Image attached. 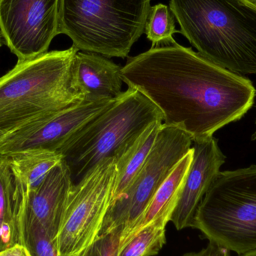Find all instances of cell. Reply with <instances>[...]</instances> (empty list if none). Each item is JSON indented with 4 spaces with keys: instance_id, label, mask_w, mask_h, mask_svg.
<instances>
[{
    "instance_id": "obj_1",
    "label": "cell",
    "mask_w": 256,
    "mask_h": 256,
    "mask_svg": "<svg viewBox=\"0 0 256 256\" xmlns=\"http://www.w3.org/2000/svg\"><path fill=\"white\" fill-rule=\"evenodd\" d=\"M121 78L162 112V124L183 130L192 142L213 136L252 108V81L178 44L174 38L128 58Z\"/></svg>"
},
{
    "instance_id": "obj_2",
    "label": "cell",
    "mask_w": 256,
    "mask_h": 256,
    "mask_svg": "<svg viewBox=\"0 0 256 256\" xmlns=\"http://www.w3.org/2000/svg\"><path fill=\"white\" fill-rule=\"evenodd\" d=\"M198 54L238 74H256V10L244 0H170Z\"/></svg>"
},
{
    "instance_id": "obj_3",
    "label": "cell",
    "mask_w": 256,
    "mask_h": 256,
    "mask_svg": "<svg viewBox=\"0 0 256 256\" xmlns=\"http://www.w3.org/2000/svg\"><path fill=\"white\" fill-rule=\"evenodd\" d=\"M78 51L72 45L18 61L0 78V140L42 116L84 100L72 86Z\"/></svg>"
},
{
    "instance_id": "obj_4",
    "label": "cell",
    "mask_w": 256,
    "mask_h": 256,
    "mask_svg": "<svg viewBox=\"0 0 256 256\" xmlns=\"http://www.w3.org/2000/svg\"><path fill=\"white\" fill-rule=\"evenodd\" d=\"M159 121L164 122V117L158 106L141 92L128 87L58 152L70 170L74 184L102 161L121 158L149 126Z\"/></svg>"
},
{
    "instance_id": "obj_5",
    "label": "cell",
    "mask_w": 256,
    "mask_h": 256,
    "mask_svg": "<svg viewBox=\"0 0 256 256\" xmlns=\"http://www.w3.org/2000/svg\"><path fill=\"white\" fill-rule=\"evenodd\" d=\"M150 0H60V34L82 52L124 58L144 32Z\"/></svg>"
},
{
    "instance_id": "obj_6",
    "label": "cell",
    "mask_w": 256,
    "mask_h": 256,
    "mask_svg": "<svg viewBox=\"0 0 256 256\" xmlns=\"http://www.w3.org/2000/svg\"><path fill=\"white\" fill-rule=\"evenodd\" d=\"M192 228L238 256L256 251V165L220 172L197 208Z\"/></svg>"
},
{
    "instance_id": "obj_7",
    "label": "cell",
    "mask_w": 256,
    "mask_h": 256,
    "mask_svg": "<svg viewBox=\"0 0 256 256\" xmlns=\"http://www.w3.org/2000/svg\"><path fill=\"white\" fill-rule=\"evenodd\" d=\"M117 173L116 160L108 158L73 184L52 242L60 256H84L97 240L110 204Z\"/></svg>"
},
{
    "instance_id": "obj_8",
    "label": "cell",
    "mask_w": 256,
    "mask_h": 256,
    "mask_svg": "<svg viewBox=\"0 0 256 256\" xmlns=\"http://www.w3.org/2000/svg\"><path fill=\"white\" fill-rule=\"evenodd\" d=\"M192 146V138L183 130L162 124L142 168L127 190L110 206L99 236L121 226L124 230L132 225Z\"/></svg>"
},
{
    "instance_id": "obj_9",
    "label": "cell",
    "mask_w": 256,
    "mask_h": 256,
    "mask_svg": "<svg viewBox=\"0 0 256 256\" xmlns=\"http://www.w3.org/2000/svg\"><path fill=\"white\" fill-rule=\"evenodd\" d=\"M60 0H0V32L18 61L48 52L60 34Z\"/></svg>"
},
{
    "instance_id": "obj_10",
    "label": "cell",
    "mask_w": 256,
    "mask_h": 256,
    "mask_svg": "<svg viewBox=\"0 0 256 256\" xmlns=\"http://www.w3.org/2000/svg\"><path fill=\"white\" fill-rule=\"evenodd\" d=\"M116 99H84L64 109L42 116L2 137L0 140V155L40 149L58 153L74 134Z\"/></svg>"
},
{
    "instance_id": "obj_11",
    "label": "cell",
    "mask_w": 256,
    "mask_h": 256,
    "mask_svg": "<svg viewBox=\"0 0 256 256\" xmlns=\"http://www.w3.org/2000/svg\"><path fill=\"white\" fill-rule=\"evenodd\" d=\"M192 162L170 220L178 230L192 227L197 208L226 158L214 136L192 142Z\"/></svg>"
},
{
    "instance_id": "obj_12",
    "label": "cell",
    "mask_w": 256,
    "mask_h": 256,
    "mask_svg": "<svg viewBox=\"0 0 256 256\" xmlns=\"http://www.w3.org/2000/svg\"><path fill=\"white\" fill-rule=\"evenodd\" d=\"M73 184L70 170L62 160L28 192L26 202L27 234L38 230L54 242Z\"/></svg>"
},
{
    "instance_id": "obj_13",
    "label": "cell",
    "mask_w": 256,
    "mask_h": 256,
    "mask_svg": "<svg viewBox=\"0 0 256 256\" xmlns=\"http://www.w3.org/2000/svg\"><path fill=\"white\" fill-rule=\"evenodd\" d=\"M122 68L103 56L78 51L72 66V86L85 100L117 98L123 92Z\"/></svg>"
},
{
    "instance_id": "obj_14",
    "label": "cell",
    "mask_w": 256,
    "mask_h": 256,
    "mask_svg": "<svg viewBox=\"0 0 256 256\" xmlns=\"http://www.w3.org/2000/svg\"><path fill=\"white\" fill-rule=\"evenodd\" d=\"M192 149L173 168L158 188L142 214L128 228L123 230L120 250L137 232L154 221L168 224L178 202L182 188L192 160Z\"/></svg>"
},
{
    "instance_id": "obj_15",
    "label": "cell",
    "mask_w": 256,
    "mask_h": 256,
    "mask_svg": "<svg viewBox=\"0 0 256 256\" xmlns=\"http://www.w3.org/2000/svg\"><path fill=\"white\" fill-rule=\"evenodd\" d=\"M15 244H27L26 228L21 218L13 172L0 155V252Z\"/></svg>"
},
{
    "instance_id": "obj_16",
    "label": "cell",
    "mask_w": 256,
    "mask_h": 256,
    "mask_svg": "<svg viewBox=\"0 0 256 256\" xmlns=\"http://www.w3.org/2000/svg\"><path fill=\"white\" fill-rule=\"evenodd\" d=\"M8 162L16 184V194L22 203V214L26 219L27 196L37 188L50 171L63 160L58 152L46 150H30L2 155Z\"/></svg>"
},
{
    "instance_id": "obj_17",
    "label": "cell",
    "mask_w": 256,
    "mask_h": 256,
    "mask_svg": "<svg viewBox=\"0 0 256 256\" xmlns=\"http://www.w3.org/2000/svg\"><path fill=\"white\" fill-rule=\"evenodd\" d=\"M162 124V122L159 121L149 126L128 149V152L116 160L118 173L110 204L127 190L142 168L156 141L158 132Z\"/></svg>"
},
{
    "instance_id": "obj_18",
    "label": "cell",
    "mask_w": 256,
    "mask_h": 256,
    "mask_svg": "<svg viewBox=\"0 0 256 256\" xmlns=\"http://www.w3.org/2000/svg\"><path fill=\"white\" fill-rule=\"evenodd\" d=\"M167 222L156 220L137 232L120 249L118 256H154L166 244Z\"/></svg>"
},
{
    "instance_id": "obj_19",
    "label": "cell",
    "mask_w": 256,
    "mask_h": 256,
    "mask_svg": "<svg viewBox=\"0 0 256 256\" xmlns=\"http://www.w3.org/2000/svg\"><path fill=\"white\" fill-rule=\"evenodd\" d=\"M174 18L166 4L159 3L150 7L144 33L152 42V46L168 42L173 38L174 33L180 32L176 30Z\"/></svg>"
},
{
    "instance_id": "obj_20",
    "label": "cell",
    "mask_w": 256,
    "mask_h": 256,
    "mask_svg": "<svg viewBox=\"0 0 256 256\" xmlns=\"http://www.w3.org/2000/svg\"><path fill=\"white\" fill-rule=\"evenodd\" d=\"M124 226L99 236L86 251L84 256H118Z\"/></svg>"
},
{
    "instance_id": "obj_21",
    "label": "cell",
    "mask_w": 256,
    "mask_h": 256,
    "mask_svg": "<svg viewBox=\"0 0 256 256\" xmlns=\"http://www.w3.org/2000/svg\"><path fill=\"white\" fill-rule=\"evenodd\" d=\"M27 244L33 256H64L58 254L52 240L38 230L28 233Z\"/></svg>"
},
{
    "instance_id": "obj_22",
    "label": "cell",
    "mask_w": 256,
    "mask_h": 256,
    "mask_svg": "<svg viewBox=\"0 0 256 256\" xmlns=\"http://www.w3.org/2000/svg\"><path fill=\"white\" fill-rule=\"evenodd\" d=\"M0 256H33L28 246L15 244L0 252Z\"/></svg>"
},
{
    "instance_id": "obj_23",
    "label": "cell",
    "mask_w": 256,
    "mask_h": 256,
    "mask_svg": "<svg viewBox=\"0 0 256 256\" xmlns=\"http://www.w3.org/2000/svg\"><path fill=\"white\" fill-rule=\"evenodd\" d=\"M210 243V242H209ZM210 244V251L209 256H232L231 252L220 248L214 244Z\"/></svg>"
},
{
    "instance_id": "obj_24",
    "label": "cell",
    "mask_w": 256,
    "mask_h": 256,
    "mask_svg": "<svg viewBox=\"0 0 256 256\" xmlns=\"http://www.w3.org/2000/svg\"><path fill=\"white\" fill-rule=\"evenodd\" d=\"M210 251V244L209 243L206 248H203L198 252H191L185 254L182 256H209Z\"/></svg>"
},
{
    "instance_id": "obj_25",
    "label": "cell",
    "mask_w": 256,
    "mask_h": 256,
    "mask_svg": "<svg viewBox=\"0 0 256 256\" xmlns=\"http://www.w3.org/2000/svg\"><path fill=\"white\" fill-rule=\"evenodd\" d=\"M244 1L252 6L256 10V0H244Z\"/></svg>"
},
{
    "instance_id": "obj_26",
    "label": "cell",
    "mask_w": 256,
    "mask_h": 256,
    "mask_svg": "<svg viewBox=\"0 0 256 256\" xmlns=\"http://www.w3.org/2000/svg\"><path fill=\"white\" fill-rule=\"evenodd\" d=\"M238 256H256V251H254V252H248V254H243V255H240Z\"/></svg>"
},
{
    "instance_id": "obj_27",
    "label": "cell",
    "mask_w": 256,
    "mask_h": 256,
    "mask_svg": "<svg viewBox=\"0 0 256 256\" xmlns=\"http://www.w3.org/2000/svg\"><path fill=\"white\" fill-rule=\"evenodd\" d=\"M251 138H252V141H255V140H256V130H255V132H254V134H252V137H251Z\"/></svg>"
},
{
    "instance_id": "obj_28",
    "label": "cell",
    "mask_w": 256,
    "mask_h": 256,
    "mask_svg": "<svg viewBox=\"0 0 256 256\" xmlns=\"http://www.w3.org/2000/svg\"><path fill=\"white\" fill-rule=\"evenodd\" d=\"M3 42H3L1 32H0V48L2 46Z\"/></svg>"
}]
</instances>
